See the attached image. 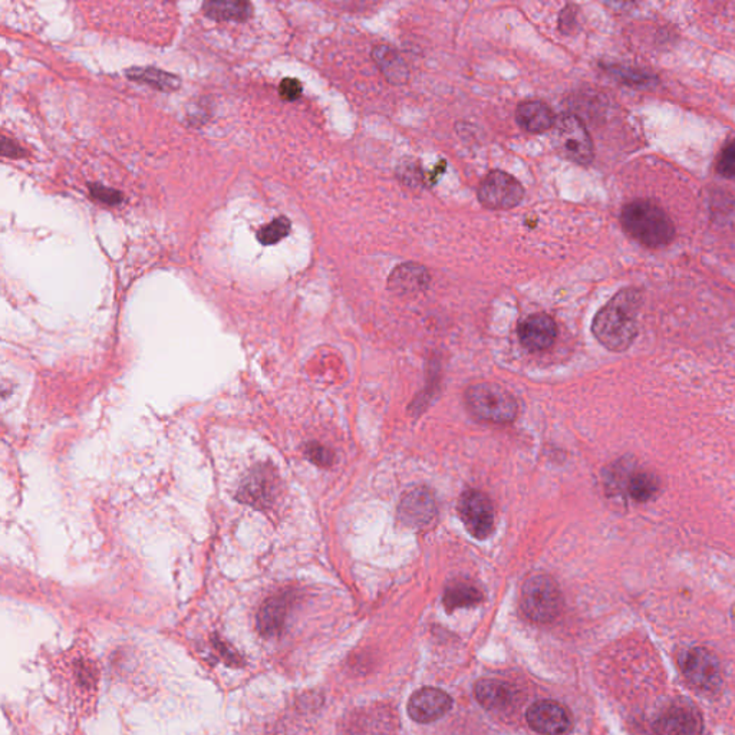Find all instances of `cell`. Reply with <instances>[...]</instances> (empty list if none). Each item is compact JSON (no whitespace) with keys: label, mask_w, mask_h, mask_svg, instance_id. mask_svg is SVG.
<instances>
[{"label":"cell","mask_w":735,"mask_h":735,"mask_svg":"<svg viewBox=\"0 0 735 735\" xmlns=\"http://www.w3.org/2000/svg\"><path fill=\"white\" fill-rule=\"evenodd\" d=\"M280 97L286 101H296L302 95L301 81L295 78H285L279 85Z\"/></svg>","instance_id":"obj_28"},{"label":"cell","mask_w":735,"mask_h":735,"mask_svg":"<svg viewBox=\"0 0 735 735\" xmlns=\"http://www.w3.org/2000/svg\"><path fill=\"white\" fill-rule=\"evenodd\" d=\"M526 720L530 729L542 735H566L574 727V718L557 701H537L528 707Z\"/></svg>","instance_id":"obj_10"},{"label":"cell","mask_w":735,"mask_h":735,"mask_svg":"<svg viewBox=\"0 0 735 735\" xmlns=\"http://www.w3.org/2000/svg\"><path fill=\"white\" fill-rule=\"evenodd\" d=\"M518 339L528 351H545L553 345L557 336V326L549 314H536L518 324Z\"/></svg>","instance_id":"obj_13"},{"label":"cell","mask_w":735,"mask_h":735,"mask_svg":"<svg viewBox=\"0 0 735 735\" xmlns=\"http://www.w3.org/2000/svg\"><path fill=\"white\" fill-rule=\"evenodd\" d=\"M469 412L479 420L508 424L517 417L518 405L515 397L496 383H477L466 392Z\"/></svg>","instance_id":"obj_3"},{"label":"cell","mask_w":735,"mask_h":735,"mask_svg":"<svg viewBox=\"0 0 735 735\" xmlns=\"http://www.w3.org/2000/svg\"><path fill=\"white\" fill-rule=\"evenodd\" d=\"M717 169L725 179L735 181V140L725 145L721 156L718 159Z\"/></svg>","instance_id":"obj_27"},{"label":"cell","mask_w":735,"mask_h":735,"mask_svg":"<svg viewBox=\"0 0 735 735\" xmlns=\"http://www.w3.org/2000/svg\"><path fill=\"white\" fill-rule=\"evenodd\" d=\"M639 307L638 290H621L595 316L592 324L595 338L612 353L626 351L638 335Z\"/></svg>","instance_id":"obj_1"},{"label":"cell","mask_w":735,"mask_h":735,"mask_svg":"<svg viewBox=\"0 0 735 735\" xmlns=\"http://www.w3.org/2000/svg\"><path fill=\"white\" fill-rule=\"evenodd\" d=\"M575 24V12L570 9V7H566L565 11L562 12V16H560V31L562 32H569L574 26Z\"/></svg>","instance_id":"obj_30"},{"label":"cell","mask_w":735,"mask_h":735,"mask_svg":"<svg viewBox=\"0 0 735 735\" xmlns=\"http://www.w3.org/2000/svg\"><path fill=\"white\" fill-rule=\"evenodd\" d=\"M435 498L429 488H415L405 494L398 508V517L410 527L429 525L435 517Z\"/></svg>","instance_id":"obj_12"},{"label":"cell","mask_w":735,"mask_h":735,"mask_svg":"<svg viewBox=\"0 0 735 735\" xmlns=\"http://www.w3.org/2000/svg\"><path fill=\"white\" fill-rule=\"evenodd\" d=\"M287 606H289L287 595H277L265 602L257 614V628L262 635L270 638L279 633L286 618Z\"/></svg>","instance_id":"obj_18"},{"label":"cell","mask_w":735,"mask_h":735,"mask_svg":"<svg viewBox=\"0 0 735 735\" xmlns=\"http://www.w3.org/2000/svg\"><path fill=\"white\" fill-rule=\"evenodd\" d=\"M452 708V700L439 688H421L408 701V715L420 724H430L444 717Z\"/></svg>","instance_id":"obj_11"},{"label":"cell","mask_w":735,"mask_h":735,"mask_svg":"<svg viewBox=\"0 0 735 735\" xmlns=\"http://www.w3.org/2000/svg\"><path fill=\"white\" fill-rule=\"evenodd\" d=\"M290 220L287 218H277L270 221L269 225L263 226L260 228L256 237L259 240L260 245L272 246L279 243L282 238L286 237L290 232Z\"/></svg>","instance_id":"obj_24"},{"label":"cell","mask_w":735,"mask_h":735,"mask_svg":"<svg viewBox=\"0 0 735 735\" xmlns=\"http://www.w3.org/2000/svg\"><path fill=\"white\" fill-rule=\"evenodd\" d=\"M203 12L213 21H245L252 15L249 2H206Z\"/></svg>","instance_id":"obj_21"},{"label":"cell","mask_w":735,"mask_h":735,"mask_svg":"<svg viewBox=\"0 0 735 735\" xmlns=\"http://www.w3.org/2000/svg\"><path fill=\"white\" fill-rule=\"evenodd\" d=\"M459 515L466 526L467 532L473 537L484 540L493 532V504L481 491H464L459 501Z\"/></svg>","instance_id":"obj_9"},{"label":"cell","mask_w":735,"mask_h":735,"mask_svg":"<svg viewBox=\"0 0 735 735\" xmlns=\"http://www.w3.org/2000/svg\"><path fill=\"white\" fill-rule=\"evenodd\" d=\"M479 200L490 210H508L525 198L520 181L504 171H491L479 187Z\"/></svg>","instance_id":"obj_6"},{"label":"cell","mask_w":735,"mask_h":735,"mask_svg":"<svg viewBox=\"0 0 735 735\" xmlns=\"http://www.w3.org/2000/svg\"><path fill=\"white\" fill-rule=\"evenodd\" d=\"M658 488H660V481L656 479L655 474L646 473V471L631 474L628 484H626V490L632 500L638 501V503L651 500Z\"/></svg>","instance_id":"obj_23"},{"label":"cell","mask_w":735,"mask_h":735,"mask_svg":"<svg viewBox=\"0 0 735 735\" xmlns=\"http://www.w3.org/2000/svg\"><path fill=\"white\" fill-rule=\"evenodd\" d=\"M429 272L417 263H404L391 275L390 289L398 295H410L421 292L429 286Z\"/></svg>","instance_id":"obj_17"},{"label":"cell","mask_w":735,"mask_h":735,"mask_svg":"<svg viewBox=\"0 0 735 735\" xmlns=\"http://www.w3.org/2000/svg\"><path fill=\"white\" fill-rule=\"evenodd\" d=\"M552 142L557 154L567 161L587 166L594 161L591 135L584 122L575 115H560L552 128Z\"/></svg>","instance_id":"obj_5"},{"label":"cell","mask_w":735,"mask_h":735,"mask_svg":"<svg viewBox=\"0 0 735 735\" xmlns=\"http://www.w3.org/2000/svg\"><path fill=\"white\" fill-rule=\"evenodd\" d=\"M272 477L266 467L253 469L252 474L240 486L238 501L252 504L255 508H267L272 498Z\"/></svg>","instance_id":"obj_16"},{"label":"cell","mask_w":735,"mask_h":735,"mask_svg":"<svg viewBox=\"0 0 735 735\" xmlns=\"http://www.w3.org/2000/svg\"><path fill=\"white\" fill-rule=\"evenodd\" d=\"M516 121L525 131L540 134L553 128L556 118L552 108L542 101H528L518 105Z\"/></svg>","instance_id":"obj_14"},{"label":"cell","mask_w":735,"mask_h":735,"mask_svg":"<svg viewBox=\"0 0 735 735\" xmlns=\"http://www.w3.org/2000/svg\"><path fill=\"white\" fill-rule=\"evenodd\" d=\"M681 668L688 682L697 690L712 692L721 687V663L708 649H690L681 661Z\"/></svg>","instance_id":"obj_7"},{"label":"cell","mask_w":735,"mask_h":735,"mask_svg":"<svg viewBox=\"0 0 735 735\" xmlns=\"http://www.w3.org/2000/svg\"><path fill=\"white\" fill-rule=\"evenodd\" d=\"M372 56L390 82L398 83V85L407 82V65H405L404 59L401 58L400 53H395L394 49L380 45L373 49Z\"/></svg>","instance_id":"obj_20"},{"label":"cell","mask_w":735,"mask_h":735,"mask_svg":"<svg viewBox=\"0 0 735 735\" xmlns=\"http://www.w3.org/2000/svg\"><path fill=\"white\" fill-rule=\"evenodd\" d=\"M477 701L488 711H501L515 701V690L510 683L500 680H481L474 688Z\"/></svg>","instance_id":"obj_15"},{"label":"cell","mask_w":735,"mask_h":735,"mask_svg":"<svg viewBox=\"0 0 735 735\" xmlns=\"http://www.w3.org/2000/svg\"><path fill=\"white\" fill-rule=\"evenodd\" d=\"M656 735H702L704 721L700 710L690 701H675L666 707L655 722Z\"/></svg>","instance_id":"obj_8"},{"label":"cell","mask_w":735,"mask_h":735,"mask_svg":"<svg viewBox=\"0 0 735 735\" xmlns=\"http://www.w3.org/2000/svg\"><path fill=\"white\" fill-rule=\"evenodd\" d=\"M481 601H483V594L469 584L452 585L444 595V604L449 611L471 608V606L480 604Z\"/></svg>","instance_id":"obj_22"},{"label":"cell","mask_w":735,"mask_h":735,"mask_svg":"<svg viewBox=\"0 0 735 735\" xmlns=\"http://www.w3.org/2000/svg\"><path fill=\"white\" fill-rule=\"evenodd\" d=\"M622 227L641 245L658 249L675 237V226L665 211L648 200L626 204L621 215Z\"/></svg>","instance_id":"obj_2"},{"label":"cell","mask_w":735,"mask_h":735,"mask_svg":"<svg viewBox=\"0 0 735 735\" xmlns=\"http://www.w3.org/2000/svg\"><path fill=\"white\" fill-rule=\"evenodd\" d=\"M125 75L128 80L150 85L154 90L162 91V92L179 90L181 85L179 76L174 73H166L159 68H149V66H134V68L125 71Z\"/></svg>","instance_id":"obj_19"},{"label":"cell","mask_w":735,"mask_h":735,"mask_svg":"<svg viewBox=\"0 0 735 735\" xmlns=\"http://www.w3.org/2000/svg\"><path fill=\"white\" fill-rule=\"evenodd\" d=\"M563 597L559 586L547 575H533L521 589V609L530 621L549 624L560 614Z\"/></svg>","instance_id":"obj_4"},{"label":"cell","mask_w":735,"mask_h":735,"mask_svg":"<svg viewBox=\"0 0 735 735\" xmlns=\"http://www.w3.org/2000/svg\"><path fill=\"white\" fill-rule=\"evenodd\" d=\"M0 152L2 156L6 159L18 160L24 156V149L15 140L9 139L6 135L2 137V144H0Z\"/></svg>","instance_id":"obj_29"},{"label":"cell","mask_w":735,"mask_h":735,"mask_svg":"<svg viewBox=\"0 0 735 735\" xmlns=\"http://www.w3.org/2000/svg\"><path fill=\"white\" fill-rule=\"evenodd\" d=\"M88 189H90L91 198H95V200L100 201V203L108 204V206H118V204L122 203V200H124L121 191L111 189V187L102 186V184L90 183L88 184Z\"/></svg>","instance_id":"obj_25"},{"label":"cell","mask_w":735,"mask_h":735,"mask_svg":"<svg viewBox=\"0 0 735 735\" xmlns=\"http://www.w3.org/2000/svg\"><path fill=\"white\" fill-rule=\"evenodd\" d=\"M305 456L309 461L319 467H331L334 464V452L328 447L322 446L319 442H309L305 449Z\"/></svg>","instance_id":"obj_26"}]
</instances>
